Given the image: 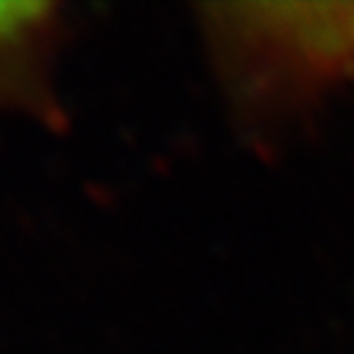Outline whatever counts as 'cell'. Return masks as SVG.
Instances as JSON below:
<instances>
[{"mask_svg": "<svg viewBox=\"0 0 354 354\" xmlns=\"http://www.w3.org/2000/svg\"><path fill=\"white\" fill-rule=\"evenodd\" d=\"M193 28L226 112L254 142L354 86V3H198Z\"/></svg>", "mask_w": 354, "mask_h": 354, "instance_id": "obj_1", "label": "cell"}, {"mask_svg": "<svg viewBox=\"0 0 354 354\" xmlns=\"http://www.w3.org/2000/svg\"><path fill=\"white\" fill-rule=\"evenodd\" d=\"M78 9L62 0H0V118L67 129L64 62Z\"/></svg>", "mask_w": 354, "mask_h": 354, "instance_id": "obj_2", "label": "cell"}]
</instances>
